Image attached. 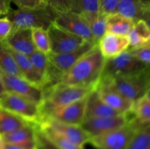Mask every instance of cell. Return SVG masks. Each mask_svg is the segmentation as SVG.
<instances>
[{
  "label": "cell",
  "instance_id": "1",
  "mask_svg": "<svg viewBox=\"0 0 150 149\" xmlns=\"http://www.w3.org/2000/svg\"><path fill=\"white\" fill-rule=\"evenodd\" d=\"M105 61L98 45H95L62 74L59 83L95 89L100 80Z\"/></svg>",
  "mask_w": 150,
  "mask_h": 149
},
{
  "label": "cell",
  "instance_id": "2",
  "mask_svg": "<svg viewBox=\"0 0 150 149\" xmlns=\"http://www.w3.org/2000/svg\"><path fill=\"white\" fill-rule=\"evenodd\" d=\"M92 90L94 89L62 83L48 86L43 89V100L40 105L41 119L54 110L88 96Z\"/></svg>",
  "mask_w": 150,
  "mask_h": 149
},
{
  "label": "cell",
  "instance_id": "3",
  "mask_svg": "<svg viewBox=\"0 0 150 149\" xmlns=\"http://www.w3.org/2000/svg\"><path fill=\"white\" fill-rule=\"evenodd\" d=\"M57 12L49 6L35 10H10L6 17L11 21L13 30L48 28L54 23Z\"/></svg>",
  "mask_w": 150,
  "mask_h": 149
},
{
  "label": "cell",
  "instance_id": "4",
  "mask_svg": "<svg viewBox=\"0 0 150 149\" xmlns=\"http://www.w3.org/2000/svg\"><path fill=\"white\" fill-rule=\"evenodd\" d=\"M143 126L131 117L125 125L90 139L89 143L97 149H126L136 131Z\"/></svg>",
  "mask_w": 150,
  "mask_h": 149
},
{
  "label": "cell",
  "instance_id": "5",
  "mask_svg": "<svg viewBox=\"0 0 150 149\" xmlns=\"http://www.w3.org/2000/svg\"><path fill=\"white\" fill-rule=\"evenodd\" d=\"M103 81L109 82L117 91L134 102L150 89L149 68L136 74L121 76L111 80Z\"/></svg>",
  "mask_w": 150,
  "mask_h": 149
},
{
  "label": "cell",
  "instance_id": "6",
  "mask_svg": "<svg viewBox=\"0 0 150 149\" xmlns=\"http://www.w3.org/2000/svg\"><path fill=\"white\" fill-rule=\"evenodd\" d=\"M148 68L149 66L135 58L127 50L117 56L105 59L100 81L136 74Z\"/></svg>",
  "mask_w": 150,
  "mask_h": 149
},
{
  "label": "cell",
  "instance_id": "7",
  "mask_svg": "<svg viewBox=\"0 0 150 149\" xmlns=\"http://www.w3.org/2000/svg\"><path fill=\"white\" fill-rule=\"evenodd\" d=\"M0 107L30 124H38L41 119L40 105L14 93L4 92L0 98Z\"/></svg>",
  "mask_w": 150,
  "mask_h": 149
},
{
  "label": "cell",
  "instance_id": "8",
  "mask_svg": "<svg viewBox=\"0 0 150 149\" xmlns=\"http://www.w3.org/2000/svg\"><path fill=\"white\" fill-rule=\"evenodd\" d=\"M5 91L11 92L40 105L43 100V89L32 84L23 77L10 75L0 70Z\"/></svg>",
  "mask_w": 150,
  "mask_h": 149
},
{
  "label": "cell",
  "instance_id": "9",
  "mask_svg": "<svg viewBox=\"0 0 150 149\" xmlns=\"http://www.w3.org/2000/svg\"><path fill=\"white\" fill-rule=\"evenodd\" d=\"M37 125L40 128L52 130L67 140L83 147L90 141V136L81 126L64 124L51 118H43Z\"/></svg>",
  "mask_w": 150,
  "mask_h": 149
},
{
  "label": "cell",
  "instance_id": "10",
  "mask_svg": "<svg viewBox=\"0 0 150 149\" xmlns=\"http://www.w3.org/2000/svg\"><path fill=\"white\" fill-rule=\"evenodd\" d=\"M130 115L121 114L115 116L86 118L81 126L92 138L125 125L131 118Z\"/></svg>",
  "mask_w": 150,
  "mask_h": 149
},
{
  "label": "cell",
  "instance_id": "11",
  "mask_svg": "<svg viewBox=\"0 0 150 149\" xmlns=\"http://www.w3.org/2000/svg\"><path fill=\"white\" fill-rule=\"evenodd\" d=\"M51 43V53H62L80 48L86 40L59 27L54 23L47 29Z\"/></svg>",
  "mask_w": 150,
  "mask_h": 149
},
{
  "label": "cell",
  "instance_id": "12",
  "mask_svg": "<svg viewBox=\"0 0 150 149\" xmlns=\"http://www.w3.org/2000/svg\"><path fill=\"white\" fill-rule=\"evenodd\" d=\"M54 23L67 32L80 37L84 40L97 43L92 37L86 20L80 15L70 10L57 12Z\"/></svg>",
  "mask_w": 150,
  "mask_h": 149
},
{
  "label": "cell",
  "instance_id": "13",
  "mask_svg": "<svg viewBox=\"0 0 150 149\" xmlns=\"http://www.w3.org/2000/svg\"><path fill=\"white\" fill-rule=\"evenodd\" d=\"M87 96L65 106L57 108L43 118H51L64 124L81 126L85 119Z\"/></svg>",
  "mask_w": 150,
  "mask_h": 149
},
{
  "label": "cell",
  "instance_id": "14",
  "mask_svg": "<svg viewBox=\"0 0 150 149\" xmlns=\"http://www.w3.org/2000/svg\"><path fill=\"white\" fill-rule=\"evenodd\" d=\"M100 97L112 109L121 114H132L134 102L117 91L108 81H100L96 88Z\"/></svg>",
  "mask_w": 150,
  "mask_h": 149
},
{
  "label": "cell",
  "instance_id": "15",
  "mask_svg": "<svg viewBox=\"0 0 150 149\" xmlns=\"http://www.w3.org/2000/svg\"><path fill=\"white\" fill-rule=\"evenodd\" d=\"M97 45L98 44L93 42L86 41L80 48L75 51L62 53H51L48 55V58L51 66L62 74Z\"/></svg>",
  "mask_w": 150,
  "mask_h": 149
},
{
  "label": "cell",
  "instance_id": "16",
  "mask_svg": "<svg viewBox=\"0 0 150 149\" xmlns=\"http://www.w3.org/2000/svg\"><path fill=\"white\" fill-rule=\"evenodd\" d=\"M115 13L134 21L143 20L149 24V0H120Z\"/></svg>",
  "mask_w": 150,
  "mask_h": 149
},
{
  "label": "cell",
  "instance_id": "17",
  "mask_svg": "<svg viewBox=\"0 0 150 149\" xmlns=\"http://www.w3.org/2000/svg\"><path fill=\"white\" fill-rule=\"evenodd\" d=\"M98 47L105 59L114 58L129 48L127 36L105 32L98 42Z\"/></svg>",
  "mask_w": 150,
  "mask_h": 149
},
{
  "label": "cell",
  "instance_id": "18",
  "mask_svg": "<svg viewBox=\"0 0 150 149\" xmlns=\"http://www.w3.org/2000/svg\"><path fill=\"white\" fill-rule=\"evenodd\" d=\"M2 42L7 48L23 55H30L35 51L31 29H16L12 31Z\"/></svg>",
  "mask_w": 150,
  "mask_h": 149
},
{
  "label": "cell",
  "instance_id": "19",
  "mask_svg": "<svg viewBox=\"0 0 150 149\" xmlns=\"http://www.w3.org/2000/svg\"><path fill=\"white\" fill-rule=\"evenodd\" d=\"M35 125L36 124H28L1 137L4 143L14 145L25 149H35Z\"/></svg>",
  "mask_w": 150,
  "mask_h": 149
},
{
  "label": "cell",
  "instance_id": "20",
  "mask_svg": "<svg viewBox=\"0 0 150 149\" xmlns=\"http://www.w3.org/2000/svg\"><path fill=\"white\" fill-rule=\"evenodd\" d=\"M121 115L108 106L100 97L96 89L92 90L87 96L85 119L96 117H110Z\"/></svg>",
  "mask_w": 150,
  "mask_h": 149
},
{
  "label": "cell",
  "instance_id": "21",
  "mask_svg": "<svg viewBox=\"0 0 150 149\" xmlns=\"http://www.w3.org/2000/svg\"><path fill=\"white\" fill-rule=\"evenodd\" d=\"M10 51L11 53L13 54L15 60H16V64H17L19 70L21 73L22 77L32 84L35 85V86H38L42 89H45V86H46L45 81L40 75L39 73L36 71L35 67L31 63L29 57L23 55V54L15 52L11 50H10Z\"/></svg>",
  "mask_w": 150,
  "mask_h": 149
},
{
  "label": "cell",
  "instance_id": "22",
  "mask_svg": "<svg viewBox=\"0 0 150 149\" xmlns=\"http://www.w3.org/2000/svg\"><path fill=\"white\" fill-rule=\"evenodd\" d=\"M134 23L133 20L118 13L109 14L106 18V32L127 36L134 26Z\"/></svg>",
  "mask_w": 150,
  "mask_h": 149
},
{
  "label": "cell",
  "instance_id": "23",
  "mask_svg": "<svg viewBox=\"0 0 150 149\" xmlns=\"http://www.w3.org/2000/svg\"><path fill=\"white\" fill-rule=\"evenodd\" d=\"M30 123H28L18 115L0 107V136L18 129Z\"/></svg>",
  "mask_w": 150,
  "mask_h": 149
},
{
  "label": "cell",
  "instance_id": "24",
  "mask_svg": "<svg viewBox=\"0 0 150 149\" xmlns=\"http://www.w3.org/2000/svg\"><path fill=\"white\" fill-rule=\"evenodd\" d=\"M132 115L140 125L145 127L150 123V89L133 103Z\"/></svg>",
  "mask_w": 150,
  "mask_h": 149
},
{
  "label": "cell",
  "instance_id": "25",
  "mask_svg": "<svg viewBox=\"0 0 150 149\" xmlns=\"http://www.w3.org/2000/svg\"><path fill=\"white\" fill-rule=\"evenodd\" d=\"M108 15L98 13L81 15L86 20L94 39L98 44L99 39L106 32V18Z\"/></svg>",
  "mask_w": 150,
  "mask_h": 149
},
{
  "label": "cell",
  "instance_id": "26",
  "mask_svg": "<svg viewBox=\"0 0 150 149\" xmlns=\"http://www.w3.org/2000/svg\"><path fill=\"white\" fill-rule=\"evenodd\" d=\"M0 70L7 74L22 77L13 54L1 42H0Z\"/></svg>",
  "mask_w": 150,
  "mask_h": 149
},
{
  "label": "cell",
  "instance_id": "27",
  "mask_svg": "<svg viewBox=\"0 0 150 149\" xmlns=\"http://www.w3.org/2000/svg\"><path fill=\"white\" fill-rule=\"evenodd\" d=\"M69 10L80 15L100 13L99 0H67Z\"/></svg>",
  "mask_w": 150,
  "mask_h": 149
},
{
  "label": "cell",
  "instance_id": "28",
  "mask_svg": "<svg viewBox=\"0 0 150 149\" xmlns=\"http://www.w3.org/2000/svg\"><path fill=\"white\" fill-rule=\"evenodd\" d=\"M31 32L35 49L47 56L51 53V43L46 29L42 28H34L31 29Z\"/></svg>",
  "mask_w": 150,
  "mask_h": 149
},
{
  "label": "cell",
  "instance_id": "29",
  "mask_svg": "<svg viewBox=\"0 0 150 149\" xmlns=\"http://www.w3.org/2000/svg\"><path fill=\"white\" fill-rule=\"evenodd\" d=\"M126 149H150V125L139 129Z\"/></svg>",
  "mask_w": 150,
  "mask_h": 149
},
{
  "label": "cell",
  "instance_id": "30",
  "mask_svg": "<svg viewBox=\"0 0 150 149\" xmlns=\"http://www.w3.org/2000/svg\"><path fill=\"white\" fill-rule=\"evenodd\" d=\"M39 128L59 149H84V147L83 146L79 145L67 140L57 133L53 131L52 130L46 128H40V127Z\"/></svg>",
  "mask_w": 150,
  "mask_h": 149
},
{
  "label": "cell",
  "instance_id": "31",
  "mask_svg": "<svg viewBox=\"0 0 150 149\" xmlns=\"http://www.w3.org/2000/svg\"><path fill=\"white\" fill-rule=\"evenodd\" d=\"M35 149H59L46 135L42 132L38 125H35Z\"/></svg>",
  "mask_w": 150,
  "mask_h": 149
},
{
  "label": "cell",
  "instance_id": "32",
  "mask_svg": "<svg viewBox=\"0 0 150 149\" xmlns=\"http://www.w3.org/2000/svg\"><path fill=\"white\" fill-rule=\"evenodd\" d=\"M150 45H144L139 48L129 49V52L132 56L143 64L149 66L150 64Z\"/></svg>",
  "mask_w": 150,
  "mask_h": 149
},
{
  "label": "cell",
  "instance_id": "33",
  "mask_svg": "<svg viewBox=\"0 0 150 149\" xmlns=\"http://www.w3.org/2000/svg\"><path fill=\"white\" fill-rule=\"evenodd\" d=\"M22 10H35L46 7L48 4L45 0H11Z\"/></svg>",
  "mask_w": 150,
  "mask_h": 149
},
{
  "label": "cell",
  "instance_id": "34",
  "mask_svg": "<svg viewBox=\"0 0 150 149\" xmlns=\"http://www.w3.org/2000/svg\"><path fill=\"white\" fill-rule=\"evenodd\" d=\"M133 29L139 37L146 44H150V29L149 24L143 20L135 21Z\"/></svg>",
  "mask_w": 150,
  "mask_h": 149
},
{
  "label": "cell",
  "instance_id": "35",
  "mask_svg": "<svg viewBox=\"0 0 150 149\" xmlns=\"http://www.w3.org/2000/svg\"><path fill=\"white\" fill-rule=\"evenodd\" d=\"M120 0H99L100 13L105 15L114 13Z\"/></svg>",
  "mask_w": 150,
  "mask_h": 149
},
{
  "label": "cell",
  "instance_id": "36",
  "mask_svg": "<svg viewBox=\"0 0 150 149\" xmlns=\"http://www.w3.org/2000/svg\"><path fill=\"white\" fill-rule=\"evenodd\" d=\"M13 31V24L7 17L0 18V42H3Z\"/></svg>",
  "mask_w": 150,
  "mask_h": 149
},
{
  "label": "cell",
  "instance_id": "37",
  "mask_svg": "<svg viewBox=\"0 0 150 149\" xmlns=\"http://www.w3.org/2000/svg\"><path fill=\"white\" fill-rule=\"evenodd\" d=\"M49 7L56 12H64L69 10L67 0H45Z\"/></svg>",
  "mask_w": 150,
  "mask_h": 149
},
{
  "label": "cell",
  "instance_id": "38",
  "mask_svg": "<svg viewBox=\"0 0 150 149\" xmlns=\"http://www.w3.org/2000/svg\"><path fill=\"white\" fill-rule=\"evenodd\" d=\"M11 0H0V15H6L11 10Z\"/></svg>",
  "mask_w": 150,
  "mask_h": 149
},
{
  "label": "cell",
  "instance_id": "39",
  "mask_svg": "<svg viewBox=\"0 0 150 149\" xmlns=\"http://www.w3.org/2000/svg\"><path fill=\"white\" fill-rule=\"evenodd\" d=\"M4 149H25L23 148L19 147V146L14 145L8 144V143H4Z\"/></svg>",
  "mask_w": 150,
  "mask_h": 149
},
{
  "label": "cell",
  "instance_id": "40",
  "mask_svg": "<svg viewBox=\"0 0 150 149\" xmlns=\"http://www.w3.org/2000/svg\"><path fill=\"white\" fill-rule=\"evenodd\" d=\"M4 92H5V89H4L2 80H1V76H0V98H1V96H2V94L4 93Z\"/></svg>",
  "mask_w": 150,
  "mask_h": 149
},
{
  "label": "cell",
  "instance_id": "41",
  "mask_svg": "<svg viewBox=\"0 0 150 149\" xmlns=\"http://www.w3.org/2000/svg\"><path fill=\"white\" fill-rule=\"evenodd\" d=\"M4 141H3L2 138H1V137L0 136V149H4Z\"/></svg>",
  "mask_w": 150,
  "mask_h": 149
},
{
  "label": "cell",
  "instance_id": "42",
  "mask_svg": "<svg viewBox=\"0 0 150 149\" xmlns=\"http://www.w3.org/2000/svg\"><path fill=\"white\" fill-rule=\"evenodd\" d=\"M0 16H1V15H0Z\"/></svg>",
  "mask_w": 150,
  "mask_h": 149
}]
</instances>
